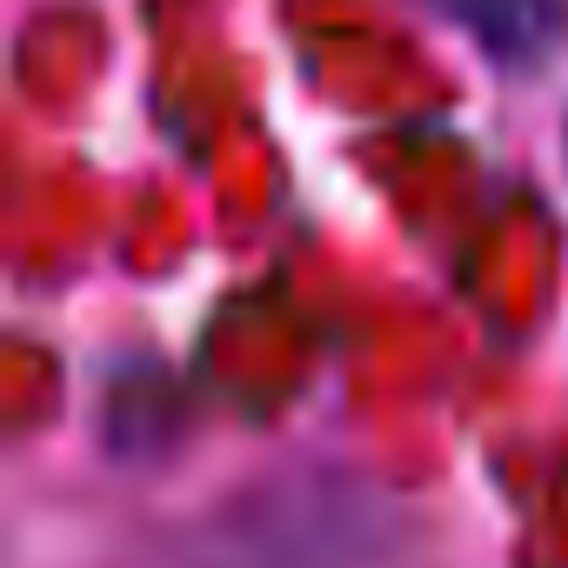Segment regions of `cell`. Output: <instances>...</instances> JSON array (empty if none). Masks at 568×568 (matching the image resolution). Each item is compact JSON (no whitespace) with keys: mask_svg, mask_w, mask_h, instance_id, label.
<instances>
[{"mask_svg":"<svg viewBox=\"0 0 568 568\" xmlns=\"http://www.w3.org/2000/svg\"><path fill=\"white\" fill-rule=\"evenodd\" d=\"M501 68H541L568 41V0H422Z\"/></svg>","mask_w":568,"mask_h":568,"instance_id":"6da1fadb","label":"cell"}]
</instances>
